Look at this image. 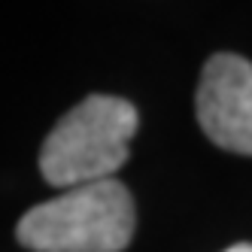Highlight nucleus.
Masks as SVG:
<instances>
[{
	"mask_svg": "<svg viewBox=\"0 0 252 252\" xmlns=\"http://www.w3.org/2000/svg\"><path fill=\"white\" fill-rule=\"evenodd\" d=\"M134 197L119 179L64 189L31 207L15 228L33 252H122L134 237Z\"/></svg>",
	"mask_w": 252,
	"mask_h": 252,
	"instance_id": "1",
	"label": "nucleus"
},
{
	"mask_svg": "<svg viewBox=\"0 0 252 252\" xmlns=\"http://www.w3.org/2000/svg\"><path fill=\"white\" fill-rule=\"evenodd\" d=\"M137 122L134 103L116 94H92L76 103L52 128L40 149V170L46 183L76 189L116 179V170L128 161Z\"/></svg>",
	"mask_w": 252,
	"mask_h": 252,
	"instance_id": "2",
	"label": "nucleus"
},
{
	"mask_svg": "<svg viewBox=\"0 0 252 252\" xmlns=\"http://www.w3.org/2000/svg\"><path fill=\"white\" fill-rule=\"evenodd\" d=\"M197 122L228 152L252 155V64L240 55H213L201 70Z\"/></svg>",
	"mask_w": 252,
	"mask_h": 252,
	"instance_id": "3",
	"label": "nucleus"
},
{
	"mask_svg": "<svg viewBox=\"0 0 252 252\" xmlns=\"http://www.w3.org/2000/svg\"><path fill=\"white\" fill-rule=\"evenodd\" d=\"M225 252H252V243H237V246H231Z\"/></svg>",
	"mask_w": 252,
	"mask_h": 252,
	"instance_id": "4",
	"label": "nucleus"
}]
</instances>
